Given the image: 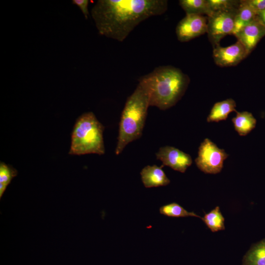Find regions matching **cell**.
Returning <instances> with one entry per match:
<instances>
[{
	"label": "cell",
	"mask_w": 265,
	"mask_h": 265,
	"mask_svg": "<svg viewBox=\"0 0 265 265\" xmlns=\"http://www.w3.org/2000/svg\"><path fill=\"white\" fill-rule=\"evenodd\" d=\"M167 8L166 0H99L91 12L101 35L123 42L140 23Z\"/></svg>",
	"instance_id": "obj_1"
},
{
	"label": "cell",
	"mask_w": 265,
	"mask_h": 265,
	"mask_svg": "<svg viewBox=\"0 0 265 265\" xmlns=\"http://www.w3.org/2000/svg\"><path fill=\"white\" fill-rule=\"evenodd\" d=\"M150 93V106L166 110L176 104L185 93L190 79L180 69L171 65L160 66L139 78Z\"/></svg>",
	"instance_id": "obj_2"
},
{
	"label": "cell",
	"mask_w": 265,
	"mask_h": 265,
	"mask_svg": "<svg viewBox=\"0 0 265 265\" xmlns=\"http://www.w3.org/2000/svg\"><path fill=\"white\" fill-rule=\"evenodd\" d=\"M149 106V88L139 81L134 91L128 98L121 113L116 155L121 154L128 144L141 137Z\"/></svg>",
	"instance_id": "obj_3"
},
{
	"label": "cell",
	"mask_w": 265,
	"mask_h": 265,
	"mask_svg": "<svg viewBox=\"0 0 265 265\" xmlns=\"http://www.w3.org/2000/svg\"><path fill=\"white\" fill-rule=\"evenodd\" d=\"M104 129L92 112L82 114L77 118L73 127L69 154H104Z\"/></svg>",
	"instance_id": "obj_4"
},
{
	"label": "cell",
	"mask_w": 265,
	"mask_h": 265,
	"mask_svg": "<svg viewBox=\"0 0 265 265\" xmlns=\"http://www.w3.org/2000/svg\"><path fill=\"white\" fill-rule=\"evenodd\" d=\"M229 155L223 149L206 138L201 143L198 156L195 159L197 167L207 174H217L221 171L224 160Z\"/></svg>",
	"instance_id": "obj_5"
},
{
	"label": "cell",
	"mask_w": 265,
	"mask_h": 265,
	"mask_svg": "<svg viewBox=\"0 0 265 265\" xmlns=\"http://www.w3.org/2000/svg\"><path fill=\"white\" fill-rule=\"evenodd\" d=\"M237 10L213 12L208 17L207 32L214 47L225 36L232 34Z\"/></svg>",
	"instance_id": "obj_6"
},
{
	"label": "cell",
	"mask_w": 265,
	"mask_h": 265,
	"mask_svg": "<svg viewBox=\"0 0 265 265\" xmlns=\"http://www.w3.org/2000/svg\"><path fill=\"white\" fill-rule=\"evenodd\" d=\"M208 19L203 15L186 14L178 24L176 33L178 40L188 42L207 32Z\"/></svg>",
	"instance_id": "obj_7"
},
{
	"label": "cell",
	"mask_w": 265,
	"mask_h": 265,
	"mask_svg": "<svg viewBox=\"0 0 265 265\" xmlns=\"http://www.w3.org/2000/svg\"><path fill=\"white\" fill-rule=\"evenodd\" d=\"M156 156L163 165L169 166L181 173H185L192 163V158L189 154L173 146L160 147Z\"/></svg>",
	"instance_id": "obj_8"
},
{
	"label": "cell",
	"mask_w": 265,
	"mask_h": 265,
	"mask_svg": "<svg viewBox=\"0 0 265 265\" xmlns=\"http://www.w3.org/2000/svg\"><path fill=\"white\" fill-rule=\"evenodd\" d=\"M248 55L245 48L238 41L226 47L217 45L213 50L214 62L221 67L236 66Z\"/></svg>",
	"instance_id": "obj_9"
},
{
	"label": "cell",
	"mask_w": 265,
	"mask_h": 265,
	"mask_svg": "<svg viewBox=\"0 0 265 265\" xmlns=\"http://www.w3.org/2000/svg\"><path fill=\"white\" fill-rule=\"evenodd\" d=\"M265 35V24L258 16L235 36L245 48L248 54Z\"/></svg>",
	"instance_id": "obj_10"
},
{
	"label": "cell",
	"mask_w": 265,
	"mask_h": 265,
	"mask_svg": "<svg viewBox=\"0 0 265 265\" xmlns=\"http://www.w3.org/2000/svg\"><path fill=\"white\" fill-rule=\"evenodd\" d=\"M140 174L142 183L146 188L166 186L170 182L161 167L157 165L145 166Z\"/></svg>",
	"instance_id": "obj_11"
},
{
	"label": "cell",
	"mask_w": 265,
	"mask_h": 265,
	"mask_svg": "<svg viewBox=\"0 0 265 265\" xmlns=\"http://www.w3.org/2000/svg\"><path fill=\"white\" fill-rule=\"evenodd\" d=\"M236 107V102L232 98L216 102L212 106L207 121L208 122H218L225 120L230 113L237 111Z\"/></svg>",
	"instance_id": "obj_12"
},
{
	"label": "cell",
	"mask_w": 265,
	"mask_h": 265,
	"mask_svg": "<svg viewBox=\"0 0 265 265\" xmlns=\"http://www.w3.org/2000/svg\"><path fill=\"white\" fill-rule=\"evenodd\" d=\"M257 17V13L243 0H239L234 20L232 34L236 35Z\"/></svg>",
	"instance_id": "obj_13"
},
{
	"label": "cell",
	"mask_w": 265,
	"mask_h": 265,
	"mask_svg": "<svg viewBox=\"0 0 265 265\" xmlns=\"http://www.w3.org/2000/svg\"><path fill=\"white\" fill-rule=\"evenodd\" d=\"M232 121L235 131L240 136H245L256 127L257 120L253 114L248 111L236 112Z\"/></svg>",
	"instance_id": "obj_14"
},
{
	"label": "cell",
	"mask_w": 265,
	"mask_h": 265,
	"mask_svg": "<svg viewBox=\"0 0 265 265\" xmlns=\"http://www.w3.org/2000/svg\"><path fill=\"white\" fill-rule=\"evenodd\" d=\"M242 265H265V238L251 247L243 258Z\"/></svg>",
	"instance_id": "obj_15"
},
{
	"label": "cell",
	"mask_w": 265,
	"mask_h": 265,
	"mask_svg": "<svg viewBox=\"0 0 265 265\" xmlns=\"http://www.w3.org/2000/svg\"><path fill=\"white\" fill-rule=\"evenodd\" d=\"M179 3L186 14H205L208 17L213 13L208 0H180Z\"/></svg>",
	"instance_id": "obj_16"
},
{
	"label": "cell",
	"mask_w": 265,
	"mask_h": 265,
	"mask_svg": "<svg viewBox=\"0 0 265 265\" xmlns=\"http://www.w3.org/2000/svg\"><path fill=\"white\" fill-rule=\"evenodd\" d=\"M202 219L212 232L225 229V219L218 206L206 213Z\"/></svg>",
	"instance_id": "obj_17"
},
{
	"label": "cell",
	"mask_w": 265,
	"mask_h": 265,
	"mask_svg": "<svg viewBox=\"0 0 265 265\" xmlns=\"http://www.w3.org/2000/svg\"><path fill=\"white\" fill-rule=\"evenodd\" d=\"M159 211L160 214L172 217H196L202 218L200 216L194 213L186 210L179 204L173 202L162 206Z\"/></svg>",
	"instance_id": "obj_18"
},
{
	"label": "cell",
	"mask_w": 265,
	"mask_h": 265,
	"mask_svg": "<svg viewBox=\"0 0 265 265\" xmlns=\"http://www.w3.org/2000/svg\"><path fill=\"white\" fill-rule=\"evenodd\" d=\"M18 174L17 170L9 164L0 162V198L2 196L7 186Z\"/></svg>",
	"instance_id": "obj_19"
},
{
	"label": "cell",
	"mask_w": 265,
	"mask_h": 265,
	"mask_svg": "<svg viewBox=\"0 0 265 265\" xmlns=\"http://www.w3.org/2000/svg\"><path fill=\"white\" fill-rule=\"evenodd\" d=\"M212 11L213 12L236 10L239 1L231 0H208Z\"/></svg>",
	"instance_id": "obj_20"
},
{
	"label": "cell",
	"mask_w": 265,
	"mask_h": 265,
	"mask_svg": "<svg viewBox=\"0 0 265 265\" xmlns=\"http://www.w3.org/2000/svg\"><path fill=\"white\" fill-rule=\"evenodd\" d=\"M257 13L265 10V0H243Z\"/></svg>",
	"instance_id": "obj_21"
},
{
	"label": "cell",
	"mask_w": 265,
	"mask_h": 265,
	"mask_svg": "<svg viewBox=\"0 0 265 265\" xmlns=\"http://www.w3.org/2000/svg\"><path fill=\"white\" fill-rule=\"evenodd\" d=\"M89 1L88 0H73L72 3L77 5L80 9L84 17L87 19L89 13L88 9V5Z\"/></svg>",
	"instance_id": "obj_22"
},
{
	"label": "cell",
	"mask_w": 265,
	"mask_h": 265,
	"mask_svg": "<svg viewBox=\"0 0 265 265\" xmlns=\"http://www.w3.org/2000/svg\"><path fill=\"white\" fill-rule=\"evenodd\" d=\"M258 17L265 24V10L257 12Z\"/></svg>",
	"instance_id": "obj_23"
}]
</instances>
